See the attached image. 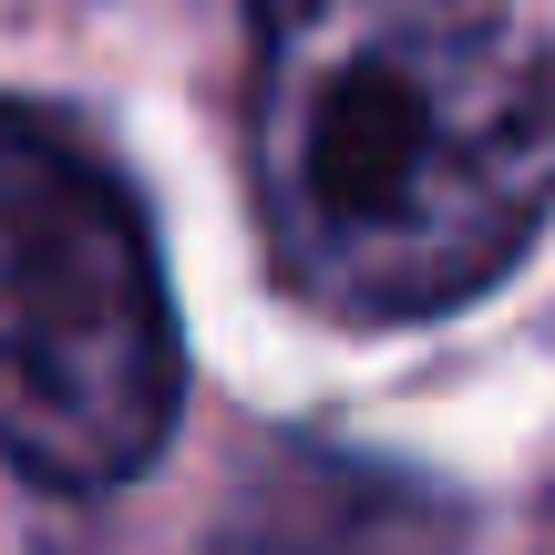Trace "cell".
Masks as SVG:
<instances>
[{
	"mask_svg": "<svg viewBox=\"0 0 555 555\" xmlns=\"http://www.w3.org/2000/svg\"><path fill=\"white\" fill-rule=\"evenodd\" d=\"M176 422L185 330L134 185L73 124L0 103V463L41 494H114Z\"/></svg>",
	"mask_w": 555,
	"mask_h": 555,
	"instance_id": "7a4b0ae2",
	"label": "cell"
},
{
	"mask_svg": "<svg viewBox=\"0 0 555 555\" xmlns=\"http://www.w3.org/2000/svg\"><path fill=\"white\" fill-rule=\"evenodd\" d=\"M206 555H453V504L391 463L278 442Z\"/></svg>",
	"mask_w": 555,
	"mask_h": 555,
	"instance_id": "3957f363",
	"label": "cell"
},
{
	"mask_svg": "<svg viewBox=\"0 0 555 555\" xmlns=\"http://www.w3.org/2000/svg\"><path fill=\"white\" fill-rule=\"evenodd\" d=\"M268 268L330 330L474 309L555 217V73L515 0H247Z\"/></svg>",
	"mask_w": 555,
	"mask_h": 555,
	"instance_id": "6da1fadb",
	"label": "cell"
}]
</instances>
